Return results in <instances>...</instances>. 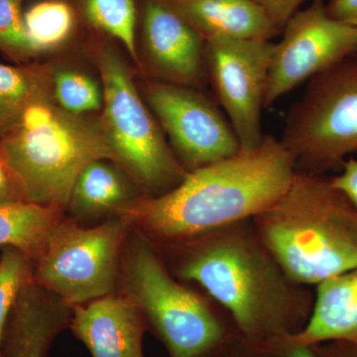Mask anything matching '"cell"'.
I'll use <instances>...</instances> for the list:
<instances>
[{
	"label": "cell",
	"instance_id": "obj_5",
	"mask_svg": "<svg viewBox=\"0 0 357 357\" xmlns=\"http://www.w3.org/2000/svg\"><path fill=\"white\" fill-rule=\"evenodd\" d=\"M119 277L121 292L139 307L170 357H227L241 337L229 314L181 284L158 248L132 227Z\"/></svg>",
	"mask_w": 357,
	"mask_h": 357
},
{
	"label": "cell",
	"instance_id": "obj_24",
	"mask_svg": "<svg viewBox=\"0 0 357 357\" xmlns=\"http://www.w3.org/2000/svg\"><path fill=\"white\" fill-rule=\"evenodd\" d=\"M25 0H0V51L17 63H30L36 57L24 23Z\"/></svg>",
	"mask_w": 357,
	"mask_h": 357
},
{
	"label": "cell",
	"instance_id": "obj_18",
	"mask_svg": "<svg viewBox=\"0 0 357 357\" xmlns=\"http://www.w3.org/2000/svg\"><path fill=\"white\" fill-rule=\"evenodd\" d=\"M63 211L24 201L0 203V246L18 249L35 262Z\"/></svg>",
	"mask_w": 357,
	"mask_h": 357
},
{
	"label": "cell",
	"instance_id": "obj_23",
	"mask_svg": "<svg viewBox=\"0 0 357 357\" xmlns=\"http://www.w3.org/2000/svg\"><path fill=\"white\" fill-rule=\"evenodd\" d=\"M34 262L18 249L4 248L0 256V357L4 332L21 289L33 276Z\"/></svg>",
	"mask_w": 357,
	"mask_h": 357
},
{
	"label": "cell",
	"instance_id": "obj_3",
	"mask_svg": "<svg viewBox=\"0 0 357 357\" xmlns=\"http://www.w3.org/2000/svg\"><path fill=\"white\" fill-rule=\"evenodd\" d=\"M251 222L284 271L303 285L357 265V210L325 175L296 170L286 192Z\"/></svg>",
	"mask_w": 357,
	"mask_h": 357
},
{
	"label": "cell",
	"instance_id": "obj_26",
	"mask_svg": "<svg viewBox=\"0 0 357 357\" xmlns=\"http://www.w3.org/2000/svg\"><path fill=\"white\" fill-rule=\"evenodd\" d=\"M279 29H283L289 20L299 10L306 0H253Z\"/></svg>",
	"mask_w": 357,
	"mask_h": 357
},
{
	"label": "cell",
	"instance_id": "obj_19",
	"mask_svg": "<svg viewBox=\"0 0 357 357\" xmlns=\"http://www.w3.org/2000/svg\"><path fill=\"white\" fill-rule=\"evenodd\" d=\"M52 75L50 65L0 63V137L15 126L30 103L51 95Z\"/></svg>",
	"mask_w": 357,
	"mask_h": 357
},
{
	"label": "cell",
	"instance_id": "obj_11",
	"mask_svg": "<svg viewBox=\"0 0 357 357\" xmlns=\"http://www.w3.org/2000/svg\"><path fill=\"white\" fill-rule=\"evenodd\" d=\"M148 105L188 172L234 156L241 143L217 103L191 86L152 81Z\"/></svg>",
	"mask_w": 357,
	"mask_h": 357
},
{
	"label": "cell",
	"instance_id": "obj_25",
	"mask_svg": "<svg viewBox=\"0 0 357 357\" xmlns=\"http://www.w3.org/2000/svg\"><path fill=\"white\" fill-rule=\"evenodd\" d=\"M227 357H317L311 347L291 344L277 338L263 344H252L239 337Z\"/></svg>",
	"mask_w": 357,
	"mask_h": 357
},
{
	"label": "cell",
	"instance_id": "obj_4",
	"mask_svg": "<svg viewBox=\"0 0 357 357\" xmlns=\"http://www.w3.org/2000/svg\"><path fill=\"white\" fill-rule=\"evenodd\" d=\"M0 155L22 201L63 211L89 164L114 162L98 119L65 112L52 93L30 103L0 137Z\"/></svg>",
	"mask_w": 357,
	"mask_h": 357
},
{
	"label": "cell",
	"instance_id": "obj_6",
	"mask_svg": "<svg viewBox=\"0 0 357 357\" xmlns=\"http://www.w3.org/2000/svg\"><path fill=\"white\" fill-rule=\"evenodd\" d=\"M95 62L102 79L100 126L114 162L145 197L177 187L188 171L166 141L156 117L141 98L123 58L107 43L96 45Z\"/></svg>",
	"mask_w": 357,
	"mask_h": 357
},
{
	"label": "cell",
	"instance_id": "obj_13",
	"mask_svg": "<svg viewBox=\"0 0 357 357\" xmlns=\"http://www.w3.org/2000/svg\"><path fill=\"white\" fill-rule=\"evenodd\" d=\"M69 328L93 357H144L146 319L124 293H112L73 307Z\"/></svg>",
	"mask_w": 357,
	"mask_h": 357
},
{
	"label": "cell",
	"instance_id": "obj_12",
	"mask_svg": "<svg viewBox=\"0 0 357 357\" xmlns=\"http://www.w3.org/2000/svg\"><path fill=\"white\" fill-rule=\"evenodd\" d=\"M142 37L155 81L196 89L206 81V40L162 0H145Z\"/></svg>",
	"mask_w": 357,
	"mask_h": 357
},
{
	"label": "cell",
	"instance_id": "obj_16",
	"mask_svg": "<svg viewBox=\"0 0 357 357\" xmlns=\"http://www.w3.org/2000/svg\"><path fill=\"white\" fill-rule=\"evenodd\" d=\"M284 338L307 347L333 340L357 342V265L317 285L307 325Z\"/></svg>",
	"mask_w": 357,
	"mask_h": 357
},
{
	"label": "cell",
	"instance_id": "obj_14",
	"mask_svg": "<svg viewBox=\"0 0 357 357\" xmlns=\"http://www.w3.org/2000/svg\"><path fill=\"white\" fill-rule=\"evenodd\" d=\"M73 307L34 279L21 289L4 332L2 357H47L59 333L69 328Z\"/></svg>",
	"mask_w": 357,
	"mask_h": 357
},
{
	"label": "cell",
	"instance_id": "obj_10",
	"mask_svg": "<svg viewBox=\"0 0 357 357\" xmlns=\"http://www.w3.org/2000/svg\"><path fill=\"white\" fill-rule=\"evenodd\" d=\"M282 33L274 45L264 107L357 51V29L333 18L325 0L298 10Z\"/></svg>",
	"mask_w": 357,
	"mask_h": 357
},
{
	"label": "cell",
	"instance_id": "obj_2",
	"mask_svg": "<svg viewBox=\"0 0 357 357\" xmlns=\"http://www.w3.org/2000/svg\"><path fill=\"white\" fill-rule=\"evenodd\" d=\"M296 163L281 141L264 135L252 149L190 171L171 191L140 197L119 218L165 246L243 220L277 201L292 182Z\"/></svg>",
	"mask_w": 357,
	"mask_h": 357
},
{
	"label": "cell",
	"instance_id": "obj_8",
	"mask_svg": "<svg viewBox=\"0 0 357 357\" xmlns=\"http://www.w3.org/2000/svg\"><path fill=\"white\" fill-rule=\"evenodd\" d=\"M130 230L122 218L93 227L62 218L34 262L33 279L72 307L114 293Z\"/></svg>",
	"mask_w": 357,
	"mask_h": 357
},
{
	"label": "cell",
	"instance_id": "obj_7",
	"mask_svg": "<svg viewBox=\"0 0 357 357\" xmlns=\"http://www.w3.org/2000/svg\"><path fill=\"white\" fill-rule=\"evenodd\" d=\"M280 141L296 170L314 175L340 171L357 151V51L307 82Z\"/></svg>",
	"mask_w": 357,
	"mask_h": 357
},
{
	"label": "cell",
	"instance_id": "obj_27",
	"mask_svg": "<svg viewBox=\"0 0 357 357\" xmlns=\"http://www.w3.org/2000/svg\"><path fill=\"white\" fill-rule=\"evenodd\" d=\"M331 182L357 210V160H345L340 174L331 178Z\"/></svg>",
	"mask_w": 357,
	"mask_h": 357
},
{
	"label": "cell",
	"instance_id": "obj_22",
	"mask_svg": "<svg viewBox=\"0 0 357 357\" xmlns=\"http://www.w3.org/2000/svg\"><path fill=\"white\" fill-rule=\"evenodd\" d=\"M52 96L61 109L88 116L102 109V88L89 75L70 69L54 70Z\"/></svg>",
	"mask_w": 357,
	"mask_h": 357
},
{
	"label": "cell",
	"instance_id": "obj_29",
	"mask_svg": "<svg viewBox=\"0 0 357 357\" xmlns=\"http://www.w3.org/2000/svg\"><path fill=\"white\" fill-rule=\"evenodd\" d=\"M326 6L333 18L357 29V0H330Z\"/></svg>",
	"mask_w": 357,
	"mask_h": 357
},
{
	"label": "cell",
	"instance_id": "obj_17",
	"mask_svg": "<svg viewBox=\"0 0 357 357\" xmlns=\"http://www.w3.org/2000/svg\"><path fill=\"white\" fill-rule=\"evenodd\" d=\"M142 196L123 169L110 160H98L77 178L67 208L79 223L110 220L119 218L124 208Z\"/></svg>",
	"mask_w": 357,
	"mask_h": 357
},
{
	"label": "cell",
	"instance_id": "obj_28",
	"mask_svg": "<svg viewBox=\"0 0 357 357\" xmlns=\"http://www.w3.org/2000/svg\"><path fill=\"white\" fill-rule=\"evenodd\" d=\"M311 347L317 357H357V342L333 340Z\"/></svg>",
	"mask_w": 357,
	"mask_h": 357
},
{
	"label": "cell",
	"instance_id": "obj_15",
	"mask_svg": "<svg viewBox=\"0 0 357 357\" xmlns=\"http://www.w3.org/2000/svg\"><path fill=\"white\" fill-rule=\"evenodd\" d=\"M206 41L270 40L281 30L253 0H162Z\"/></svg>",
	"mask_w": 357,
	"mask_h": 357
},
{
	"label": "cell",
	"instance_id": "obj_9",
	"mask_svg": "<svg viewBox=\"0 0 357 357\" xmlns=\"http://www.w3.org/2000/svg\"><path fill=\"white\" fill-rule=\"evenodd\" d=\"M274 45L270 40L206 42L204 69L243 149L262 142L261 115Z\"/></svg>",
	"mask_w": 357,
	"mask_h": 357
},
{
	"label": "cell",
	"instance_id": "obj_20",
	"mask_svg": "<svg viewBox=\"0 0 357 357\" xmlns=\"http://www.w3.org/2000/svg\"><path fill=\"white\" fill-rule=\"evenodd\" d=\"M26 32L35 55L67 43L77 26V9L68 0H40L24 13Z\"/></svg>",
	"mask_w": 357,
	"mask_h": 357
},
{
	"label": "cell",
	"instance_id": "obj_21",
	"mask_svg": "<svg viewBox=\"0 0 357 357\" xmlns=\"http://www.w3.org/2000/svg\"><path fill=\"white\" fill-rule=\"evenodd\" d=\"M76 9L95 31L116 40L136 64H140L136 43L135 0H75Z\"/></svg>",
	"mask_w": 357,
	"mask_h": 357
},
{
	"label": "cell",
	"instance_id": "obj_30",
	"mask_svg": "<svg viewBox=\"0 0 357 357\" xmlns=\"http://www.w3.org/2000/svg\"><path fill=\"white\" fill-rule=\"evenodd\" d=\"M14 201H22V199L0 155V203Z\"/></svg>",
	"mask_w": 357,
	"mask_h": 357
},
{
	"label": "cell",
	"instance_id": "obj_1",
	"mask_svg": "<svg viewBox=\"0 0 357 357\" xmlns=\"http://www.w3.org/2000/svg\"><path fill=\"white\" fill-rule=\"evenodd\" d=\"M163 248L171 273L199 284L229 314L246 342L290 337L307 325L314 294L284 271L251 220Z\"/></svg>",
	"mask_w": 357,
	"mask_h": 357
}]
</instances>
